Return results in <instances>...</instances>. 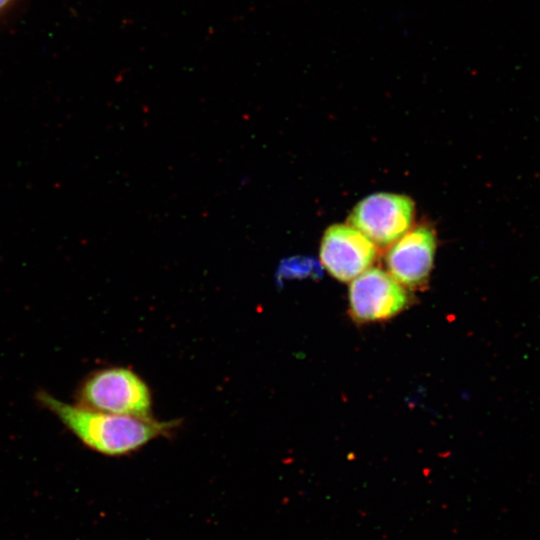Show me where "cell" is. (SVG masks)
I'll return each instance as SVG.
<instances>
[{
    "label": "cell",
    "mask_w": 540,
    "mask_h": 540,
    "mask_svg": "<svg viewBox=\"0 0 540 540\" xmlns=\"http://www.w3.org/2000/svg\"><path fill=\"white\" fill-rule=\"evenodd\" d=\"M39 400L87 447L108 456L133 452L167 433L175 422L102 412L41 392Z\"/></svg>",
    "instance_id": "cell-1"
},
{
    "label": "cell",
    "mask_w": 540,
    "mask_h": 540,
    "mask_svg": "<svg viewBox=\"0 0 540 540\" xmlns=\"http://www.w3.org/2000/svg\"><path fill=\"white\" fill-rule=\"evenodd\" d=\"M436 249L434 232L418 226L405 233L386 255L389 274L402 286L412 289L428 280Z\"/></svg>",
    "instance_id": "cell-6"
},
{
    "label": "cell",
    "mask_w": 540,
    "mask_h": 540,
    "mask_svg": "<svg viewBox=\"0 0 540 540\" xmlns=\"http://www.w3.org/2000/svg\"><path fill=\"white\" fill-rule=\"evenodd\" d=\"M348 299L351 318L359 324L391 319L409 304L404 287L379 268H369L356 277Z\"/></svg>",
    "instance_id": "cell-4"
},
{
    "label": "cell",
    "mask_w": 540,
    "mask_h": 540,
    "mask_svg": "<svg viewBox=\"0 0 540 540\" xmlns=\"http://www.w3.org/2000/svg\"><path fill=\"white\" fill-rule=\"evenodd\" d=\"M320 275L321 268L314 259L296 256L281 261L276 272V281L280 286L285 280L319 278Z\"/></svg>",
    "instance_id": "cell-7"
},
{
    "label": "cell",
    "mask_w": 540,
    "mask_h": 540,
    "mask_svg": "<svg viewBox=\"0 0 540 540\" xmlns=\"http://www.w3.org/2000/svg\"><path fill=\"white\" fill-rule=\"evenodd\" d=\"M375 257L374 243L350 225H332L322 237L321 263L339 281L354 280L370 268Z\"/></svg>",
    "instance_id": "cell-5"
},
{
    "label": "cell",
    "mask_w": 540,
    "mask_h": 540,
    "mask_svg": "<svg viewBox=\"0 0 540 540\" xmlns=\"http://www.w3.org/2000/svg\"><path fill=\"white\" fill-rule=\"evenodd\" d=\"M79 400L80 405L102 412L151 417L148 386L136 373L123 367L94 372L82 384Z\"/></svg>",
    "instance_id": "cell-2"
},
{
    "label": "cell",
    "mask_w": 540,
    "mask_h": 540,
    "mask_svg": "<svg viewBox=\"0 0 540 540\" xmlns=\"http://www.w3.org/2000/svg\"><path fill=\"white\" fill-rule=\"evenodd\" d=\"M414 218V203L393 193L372 194L353 208L348 222L374 244L386 246L396 242L410 228Z\"/></svg>",
    "instance_id": "cell-3"
},
{
    "label": "cell",
    "mask_w": 540,
    "mask_h": 540,
    "mask_svg": "<svg viewBox=\"0 0 540 540\" xmlns=\"http://www.w3.org/2000/svg\"><path fill=\"white\" fill-rule=\"evenodd\" d=\"M13 0H0V13L10 6Z\"/></svg>",
    "instance_id": "cell-8"
}]
</instances>
